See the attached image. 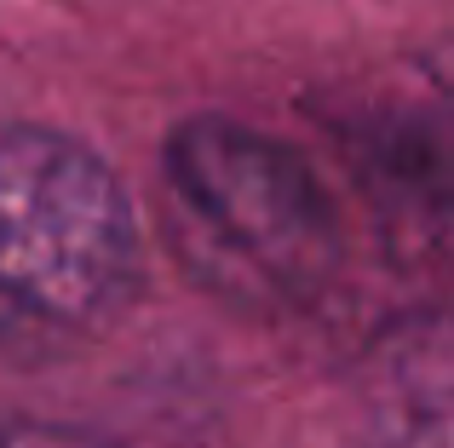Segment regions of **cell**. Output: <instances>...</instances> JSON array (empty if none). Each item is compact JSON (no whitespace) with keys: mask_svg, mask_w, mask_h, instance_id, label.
Returning <instances> with one entry per match:
<instances>
[{"mask_svg":"<svg viewBox=\"0 0 454 448\" xmlns=\"http://www.w3.org/2000/svg\"><path fill=\"white\" fill-rule=\"evenodd\" d=\"M138 276V219L110 161L58 127L0 121V357L98 339Z\"/></svg>","mask_w":454,"mask_h":448,"instance_id":"6da1fadb","label":"cell"},{"mask_svg":"<svg viewBox=\"0 0 454 448\" xmlns=\"http://www.w3.org/2000/svg\"><path fill=\"white\" fill-rule=\"evenodd\" d=\"M161 179L231 276L277 299H310L333 282L345 236L300 150L231 115H190L167 133Z\"/></svg>","mask_w":454,"mask_h":448,"instance_id":"7a4b0ae2","label":"cell"},{"mask_svg":"<svg viewBox=\"0 0 454 448\" xmlns=\"http://www.w3.org/2000/svg\"><path fill=\"white\" fill-rule=\"evenodd\" d=\"M426 75H432L437 87H443L449 98H454V41H449V46H437V52L426 58Z\"/></svg>","mask_w":454,"mask_h":448,"instance_id":"8992f818","label":"cell"},{"mask_svg":"<svg viewBox=\"0 0 454 448\" xmlns=\"http://www.w3.org/2000/svg\"><path fill=\"white\" fill-rule=\"evenodd\" d=\"M0 448H115V443L58 426V420H0Z\"/></svg>","mask_w":454,"mask_h":448,"instance_id":"5b68a950","label":"cell"},{"mask_svg":"<svg viewBox=\"0 0 454 448\" xmlns=\"http://www.w3.org/2000/svg\"><path fill=\"white\" fill-rule=\"evenodd\" d=\"M340 161L391 265L454 276V104H368L340 121Z\"/></svg>","mask_w":454,"mask_h":448,"instance_id":"3957f363","label":"cell"},{"mask_svg":"<svg viewBox=\"0 0 454 448\" xmlns=\"http://www.w3.org/2000/svg\"><path fill=\"white\" fill-rule=\"evenodd\" d=\"M386 448H454V397L420 403L397 431L386 437Z\"/></svg>","mask_w":454,"mask_h":448,"instance_id":"277c9868","label":"cell"}]
</instances>
